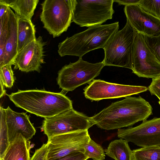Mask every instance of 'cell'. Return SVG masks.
Listing matches in <instances>:
<instances>
[{
	"mask_svg": "<svg viewBox=\"0 0 160 160\" xmlns=\"http://www.w3.org/2000/svg\"><path fill=\"white\" fill-rule=\"evenodd\" d=\"M152 108L140 96H128L111 103L91 117L94 125L106 130L131 126L152 114Z\"/></svg>",
	"mask_w": 160,
	"mask_h": 160,
	"instance_id": "6da1fadb",
	"label": "cell"
},
{
	"mask_svg": "<svg viewBox=\"0 0 160 160\" xmlns=\"http://www.w3.org/2000/svg\"><path fill=\"white\" fill-rule=\"evenodd\" d=\"M8 96L16 107L44 118L73 108L72 101L61 93L38 89L19 90Z\"/></svg>",
	"mask_w": 160,
	"mask_h": 160,
	"instance_id": "7a4b0ae2",
	"label": "cell"
},
{
	"mask_svg": "<svg viewBox=\"0 0 160 160\" xmlns=\"http://www.w3.org/2000/svg\"><path fill=\"white\" fill-rule=\"evenodd\" d=\"M119 28L118 22L89 27L60 42L58 53L61 57L68 55L82 58L91 51L103 49L112 36L118 30Z\"/></svg>",
	"mask_w": 160,
	"mask_h": 160,
	"instance_id": "3957f363",
	"label": "cell"
},
{
	"mask_svg": "<svg viewBox=\"0 0 160 160\" xmlns=\"http://www.w3.org/2000/svg\"><path fill=\"white\" fill-rule=\"evenodd\" d=\"M136 31L127 21L124 27L115 32L103 48L105 66H114L132 70V50Z\"/></svg>",
	"mask_w": 160,
	"mask_h": 160,
	"instance_id": "277c9868",
	"label": "cell"
},
{
	"mask_svg": "<svg viewBox=\"0 0 160 160\" xmlns=\"http://www.w3.org/2000/svg\"><path fill=\"white\" fill-rule=\"evenodd\" d=\"M114 0H70L72 21L80 27L101 25L112 18Z\"/></svg>",
	"mask_w": 160,
	"mask_h": 160,
	"instance_id": "5b68a950",
	"label": "cell"
},
{
	"mask_svg": "<svg viewBox=\"0 0 160 160\" xmlns=\"http://www.w3.org/2000/svg\"><path fill=\"white\" fill-rule=\"evenodd\" d=\"M104 66L102 61L92 63L79 58L76 62L64 65L58 71L57 83L63 90L72 91L93 80L99 75Z\"/></svg>",
	"mask_w": 160,
	"mask_h": 160,
	"instance_id": "8992f818",
	"label": "cell"
},
{
	"mask_svg": "<svg viewBox=\"0 0 160 160\" xmlns=\"http://www.w3.org/2000/svg\"><path fill=\"white\" fill-rule=\"evenodd\" d=\"M40 16L44 28L53 38L66 32L72 21L70 0H45Z\"/></svg>",
	"mask_w": 160,
	"mask_h": 160,
	"instance_id": "52a82bcc",
	"label": "cell"
},
{
	"mask_svg": "<svg viewBox=\"0 0 160 160\" xmlns=\"http://www.w3.org/2000/svg\"><path fill=\"white\" fill-rule=\"evenodd\" d=\"M94 125L91 117L72 108L53 117L44 118L42 128L48 140L61 134L88 130Z\"/></svg>",
	"mask_w": 160,
	"mask_h": 160,
	"instance_id": "ba28073f",
	"label": "cell"
},
{
	"mask_svg": "<svg viewBox=\"0 0 160 160\" xmlns=\"http://www.w3.org/2000/svg\"><path fill=\"white\" fill-rule=\"evenodd\" d=\"M132 72L139 77L160 76V62L149 46L145 36L137 32L132 50Z\"/></svg>",
	"mask_w": 160,
	"mask_h": 160,
	"instance_id": "9c48e42d",
	"label": "cell"
},
{
	"mask_svg": "<svg viewBox=\"0 0 160 160\" xmlns=\"http://www.w3.org/2000/svg\"><path fill=\"white\" fill-rule=\"evenodd\" d=\"M148 90L144 86H133L110 83L94 79L84 89L85 98L92 101L126 97Z\"/></svg>",
	"mask_w": 160,
	"mask_h": 160,
	"instance_id": "30bf717a",
	"label": "cell"
},
{
	"mask_svg": "<svg viewBox=\"0 0 160 160\" xmlns=\"http://www.w3.org/2000/svg\"><path fill=\"white\" fill-rule=\"evenodd\" d=\"M91 138L88 130L53 136L48 140L47 160L60 158L73 152H84V148Z\"/></svg>",
	"mask_w": 160,
	"mask_h": 160,
	"instance_id": "8fae6325",
	"label": "cell"
},
{
	"mask_svg": "<svg viewBox=\"0 0 160 160\" xmlns=\"http://www.w3.org/2000/svg\"><path fill=\"white\" fill-rule=\"evenodd\" d=\"M117 135L142 147L160 146V118L144 120L134 127L119 129Z\"/></svg>",
	"mask_w": 160,
	"mask_h": 160,
	"instance_id": "7c38bea8",
	"label": "cell"
},
{
	"mask_svg": "<svg viewBox=\"0 0 160 160\" xmlns=\"http://www.w3.org/2000/svg\"><path fill=\"white\" fill-rule=\"evenodd\" d=\"M124 11L127 21L137 32L149 37L160 34V19L139 5L126 6Z\"/></svg>",
	"mask_w": 160,
	"mask_h": 160,
	"instance_id": "4fadbf2b",
	"label": "cell"
},
{
	"mask_svg": "<svg viewBox=\"0 0 160 160\" xmlns=\"http://www.w3.org/2000/svg\"><path fill=\"white\" fill-rule=\"evenodd\" d=\"M46 42L39 36L19 52L13 65L14 69L22 72H29L36 71L40 72L41 65L44 61V47Z\"/></svg>",
	"mask_w": 160,
	"mask_h": 160,
	"instance_id": "5bb4252c",
	"label": "cell"
},
{
	"mask_svg": "<svg viewBox=\"0 0 160 160\" xmlns=\"http://www.w3.org/2000/svg\"><path fill=\"white\" fill-rule=\"evenodd\" d=\"M6 120L9 143L16 135L21 134L28 141L35 134L36 131L30 121L29 117L25 112H17L9 107L6 109Z\"/></svg>",
	"mask_w": 160,
	"mask_h": 160,
	"instance_id": "9a60e30c",
	"label": "cell"
},
{
	"mask_svg": "<svg viewBox=\"0 0 160 160\" xmlns=\"http://www.w3.org/2000/svg\"><path fill=\"white\" fill-rule=\"evenodd\" d=\"M9 14L8 32L5 42L3 66L8 64L13 65L14 60L18 53V17L10 8Z\"/></svg>",
	"mask_w": 160,
	"mask_h": 160,
	"instance_id": "2e32d148",
	"label": "cell"
},
{
	"mask_svg": "<svg viewBox=\"0 0 160 160\" xmlns=\"http://www.w3.org/2000/svg\"><path fill=\"white\" fill-rule=\"evenodd\" d=\"M27 141L21 134H17L14 140L10 143L2 159L3 160H30Z\"/></svg>",
	"mask_w": 160,
	"mask_h": 160,
	"instance_id": "e0dca14e",
	"label": "cell"
},
{
	"mask_svg": "<svg viewBox=\"0 0 160 160\" xmlns=\"http://www.w3.org/2000/svg\"><path fill=\"white\" fill-rule=\"evenodd\" d=\"M18 52L37 38L35 26L31 20L18 17Z\"/></svg>",
	"mask_w": 160,
	"mask_h": 160,
	"instance_id": "ac0fdd59",
	"label": "cell"
},
{
	"mask_svg": "<svg viewBox=\"0 0 160 160\" xmlns=\"http://www.w3.org/2000/svg\"><path fill=\"white\" fill-rule=\"evenodd\" d=\"M39 0H0L15 11L19 18L31 20Z\"/></svg>",
	"mask_w": 160,
	"mask_h": 160,
	"instance_id": "d6986e66",
	"label": "cell"
},
{
	"mask_svg": "<svg viewBox=\"0 0 160 160\" xmlns=\"http://www.w3.org/2000/svg\"><path fill=\"white\" fill-rule=\"evenodd\" d=\"M106 154L115 160H132V152L126 140L120 139L112 141L105 150Z\"/></svg>",
	"mask_w": 160,
	"mask_h": 160,
	"instance_id": "ffe728a7",
	"label": "cell"
},
{
	"mask_svg": "<svg viewBox=\"0 0 160 160\" xmlns=\"http://www.w3.org/2000/svg\"><path fill=\"white\" fill-rule=\"evenodd\" d=\"M132 152V160H160V146L142 147Z\"/></svg>",
	"mask_w": 160,
	"mask_h": 160,
	"instance_id": "44dd1931",
	"label": "cell"
},
{
	"mask_svg": "<svg viewBox=\"0 0 160 160\" xmlns=\"http://www.w3.org/2000/svg\"><path fill=\"white\" fill-rule=\"evenodd\" d=\"M0 110V159H1L8 147L10 143L9 141L8 129L6 120V109L3 108L1 106Z\"/></svg>",
	"mask_w": 160,
	"mask_h": 160,
	"instance_id": "7402d4cb",
	"label": "cell"
},
{
	"mask_svg": "<svg viewBox=\"0 0 160 160\" xmlns=\"http://www.w3.org/2000/svg\"><path fill=\"white\" fill-rule=\"evenodd\" d=\"M85 155L93 160H104L105 155L102 147L91 139L84 148Z\"/></svg>",
	"mask_w": 160,
	"mask_h": 160,
	"instance_id": "603a6c76",
	"label": "cell"
},
{
	"mask_svg": "<svg viewBox=\"0 0 160 160\" xmlns=\"http://www.w3.org/2000/svg\"><path fill=\"white\" fill-rule=\"evenodd\" d=\"M12 65L7 64L0 68V82L4 86L9 88L12 87L15 81V77L11 67Z\"/></svg>",
	"mask_w": 160,
	"mask_h": 160,
	"instance_id": "cb8c5ba5",
	"label": "cell"
},
{
	"mask_svg": "<svg viewBox=\"0 0 160 160\" xmlns=\"http://www.w3.org/2000/svg\"><path fill=\"white\" fill-rule=\"evenodd\" d=\"M138 5L160 19V0H141Z\"/></svg>",
	"mask_w": 160,
	"mask_h": 160,
	"instance_id": "d4e9b609",
	"label": "cell"
},
{
	"mask_svg": "<svg viewBox=\"0 0 160 160\" xmlns=\"http://www.w3.org/2000/svg\"><path fill=\"white\" fill-rule=\"evenodd\" d=\"M145 36L149 46L160 62V34L155 37Z\"/></svg>",
	"mask_w": 160,
	"mask_h": 160,
	"instance_id": "484cf974",
	"label": "cell"
},
{
	"mask_svg": "<svg viewBox=\"0 0 160 160\" xmlns=\"http://www.w3.org/2000/svg\"><path fill=\"white\" fill-rule=\"evenodd\" d=\"M48 152L47 142L44 143L40 148L36 150L30 160H47Z\"/></svg>",
	"mask_w": 160,
	"mask_h": 160,
	"instance_id": "4316f807",
	"label": "cell"
},
{
	"mask_svg": "<svg viewBox=\"0 0 160 160\" xmlns=\"http://www.w3.org/2000/svg\"><path fill=\"white\" fill-rule=\"evenodd\" d=\"M148 89L151 95L160 99V76L152 79Z\"/></svg>",
	"mask_w": 160,
	"mask_h": 160,
	"instance_id": "83f0119b",
	"label": "cell"
},
{
	"mask_svg": "<svg viewBox=\"0 0 160 160\" xmlns=\"http://www.w3.org/2000/svg\"><path fill=\"white\" fill-rule=\"evenodd\" d=\"M88 158L84 152H76L60 158L47 160H87Z\"/></svg>",
	"mask_w": 160,
	"mask_h": 160,
	"instance_id": "f1b7e54d",
	"label": "cell"
},
{
	"mask_svg": "<svg viewBox=\"0 0 160 160\" xmlns=\"http://www.w3.org/2000/svg\"><path fill=\"white\" fill-rule=\"evenodd\" d=\"M141 0H115L114 2H117L118 5L126 6L138 5Z\"/></svg>",
	"mask_w": 160,
	"mask_h": 160,
	"instance_id": "f546056e",
	"label": "cell"
},
{
	"mask_svg": "<svg viewBox=\"0 0 160 160\" xmlns=\"http://www.w3.org/2000/svg\"><path fill=\"white\" fill-rule=\"evenodd\" d=\"M9 8L6 4L0 2V20L4 19Z\"/></svg>",
	"mask_w": 160,
	"mask_h": 160,
	"instance_id": "4dcf8cb0",
	"label": "cell"
},
{
	"mask_svg": "<svg viewBox=\"0 0 160 160\" xmlns=\"http://www.w3.org/2000/svg\"><path fill=\"white\" fill-rule=\"evenodd\" d=\"M0 98L3 97L4 96L6 95V92L5 90L4 89V85L0 81Z\"/></svg>",
	"mask_w": 160,
	"mask_h": 160,
	"instance_id": "1f68e13d",
	"label": "cell"
},
{
	"mask_svg": "<svg viewBox=\"0 0 160 160\" xmlns=\"http://www.w3.org/2000/svg\"><path fill=\"white\" fill-rule=\"evenodd\" d=\"M159 99V101H158V103L160 105V99Z\"/></svg>",
	"mask_w": 160,
	"mask_h": 160,
	"instance_id": "d6a6232c",
	"label": "cell"
},
{
	"mask_svg": "<svg viewBox=\"0 0 160 160\" xmlns=\"http://www.w3.org/2000/svg\"><path fill=\"white\" fill-rule=\"evenodd\" d=\"M0 160H3L2 159H0Z\"/></svg>",
	"mask_w": 160,
	"mask_h": 160,
	"instance_id": "836d02e7",
	"label": "cell"
}]
</instances>
